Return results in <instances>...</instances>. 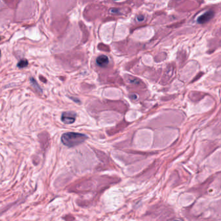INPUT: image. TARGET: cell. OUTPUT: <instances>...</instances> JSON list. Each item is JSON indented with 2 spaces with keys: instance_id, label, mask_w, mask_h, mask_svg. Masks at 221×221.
Masks as SVG:
<instances>
[{
  "instance_id": "9c48e42d",
  "label": "cell",
  "mask_w": 221,
  "mask_h": 221,
  "mask_svg": "<svg viewBox=\"0 0 221 221\" xmlns=\"http://www.w3.org/2000/svg\"><path fill=\"white\" fill-rule=\"evenodd\" d=\"M0 56H1V51H0Z\"/></svg>"
},
{
  "instance_id": "5b68a950",
  "label": "cell",
  "mask_w": 221,
  "mask_h": 221,
  "mask_svg": "<svg viewBox=\"0 0 221 221\" xmlns=\"http://www.w3.org/2000/svg\"><path fill=\"white\" fill-rule=\"evenodd\" d=\"M31 82L32 86L33 87V88L35 89V90L39 94V95H42V89L38 85V83L36 82V80L33 78H31Z\"/></svg>"
},
{
  "instance_id": "6da1fadb",
  "label": "cell",
  "mask_w": 221,
  "mask_h": 221,
  "mask_svg": "<svg viewBox=\"0 0 221 221\" xmlns=\"http://www.w3.org/2000/svg\"><path fill=\"white\" fill-rule=\"evenodd\" d=\"M88 137L82 133L75 132L65 133L62 135L61 141L62 144L69 147H75L83 143Z\"/></svg>"
},
{
  "instance_id": "7a4b0ae2",
  "label": "cell",
  "mask_w": 221,
  "mask_h": 221,
  "mask_svg": "<svg viewBox=\"0 0 221 221\" xmlns=\"http://www.w3.org/2000/svg\"><path fill=\"white\" fill-rule=\"evenodd\" d=\"M77 114L73 111L64 112L61 117V120L65 124H71L75 121Z\"/></svg>"
},
{
  "instance_id": "8992f818",
  "label": "cell",
  "mask_w": 221,
  "mask_h": 221,
  "mask_svg": "<svg viewBox=\"0 0 221 221\" xmlns=\"http://www.w3.org/2000/svg\"><path fill=\"white\" fill-rule=\"evenodd\" d=\"M28 61L26 59H21L18 63V65H17L18 68H19L20 69L25 68H26V67H28Z\"/></svg>"
},
{
  "instance_id": "3957f363",
  "label": "cell",
  "mask_w": 221,
  "mask_h": 221,
  "mask_svg": "<svg viewBox=\"0 0 221 221\" xmlns=\"http://www.w3.org/2000/svg\"><path fill=\"white\" fill-rule=\"evenodd\" d=\"M214 16V12L212 10H209L206 12L204 14L201 15L197 19V22L200 24H204L211 20Z\"/></svg>"
},
{
  "instance_id": "ba28073f",
  "label": "cell",
  "mask_w": 221,
  "mask_h": 221,
  "mask_svg": "<svg viewBox=\"0 0 221 221\" xmlns=\"http://www.w3.org/2000/svg\"><path fill=\"white\" fill-rule=\"evenodd\" d=\"M116 10H114V9H111V12L113 13H117L118 12V10L117 9H115Z\"/></svg>"
},
{
  "instance_id": "52a82bcc",
  "label": "cell",
  "mask_w": 221,
  "mask_h": 221,
  "mask_svg": "<svg viewBox=\"0 0 221 221\" xmlns=\"http://www.w3.org/2000/svg\"><path fill=\"white\" fill-rule=\"evenodd\" d=\"M144 18H145L144 16H142V15H139V16L137 17V19H138V21H139V22H142V21H143Z\"/></svg>"
},
{
  "instance_id": "8fae6325",
  "label": "cell",
  "mask_w": 221,
  "mask_h": 221,
  "mask_svg": "<svg viewBox=\"0 0 221 221\" xmlns=\"http://www.w3.org/2000/svg\"><path fill=\"white\" fill-rule=\"evenodd\" d=\"M116 1H117V0H116Z\"/></svg>"
},
{
  "instance_id": "30bf717a",
  "label": "cell",
  "mask_w": 221,
  "mask_h": 221,
  "mask_svg": "<svg viewBox=\"0 0 221 221\" xmlns=\"http://www.w3.org/2000/svg\"><path fill=\"white\" fill-rule=\"evenodd\" d=\"M175 221H180V220H175Z\"/></svg>"
},
{
  "instance_id": "277c9868",
  "label": "cell",
  "mask_w": 221,
  "mask_h": 221,
  "mask_svg": "<svg viewBox=\"0 0 221 221\" xmlns=\"http://www.w3.org/2000/svg\"><path fill=\"white\" fill-rule=\"evenodd\" d=\"M96 63L100 68H106L109 63V59L105 55H100L97 58Z\"/></svg>"
}]
</instances>
